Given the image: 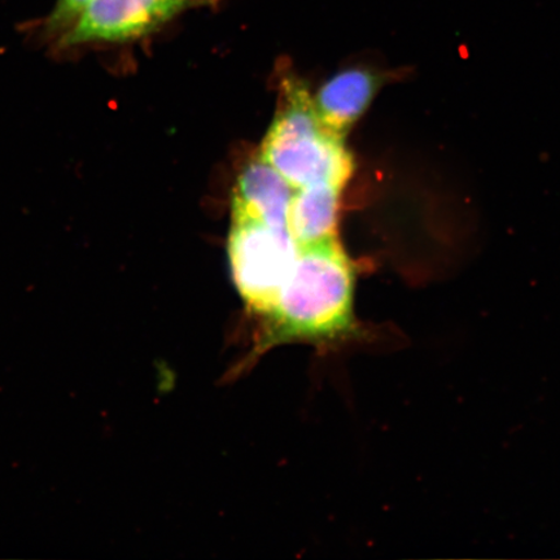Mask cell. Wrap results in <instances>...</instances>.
Wrapping results in <instances>:
<instances>
[{"label": "cell", "mask_w": 560, "mask_h": 560, "mask_svg": "<svg viewBox=\"0 0 560 560\" xmlns=\"http://www.w3.org/2000/svg\"><path fill=\"white\" fill-rule=\"evenodd\" d=\"M257 359L285 342L328 345L350 338L354 318V270L336 240L300 247L299 255L275 304L264 314Z\"/></svg>", "instance_id": "1"}, {"label": "cell", "mask_w": 560, "mask_h": 560, "mask_svg": "<svg viewBox=\"0 0 560 560\" xmlns=\"http://www.w3.org/2000/svg\"><path fill=\"white\" fill-rule=\"evenodd\" d=\"M260 158L298 190L319 184L345 188L353 158L345 137L320 121L304 83L283 82L282 104L262 140Z\"/></svg>", "instance_id": "2"}, {"label": "cell", "mask_w": 560, "mask_h": 560, "mask_svg": "<svg viewBox=\"0 0 560 560\" xmlns=\"http://www.w3.org/2000/svg\"><path fill=\"white\" fill-rule=\"evenodd\" d=\"M299 249L287 229L233 220L228 244L231 277L250 312L268 313L295 265Z\"/></svg>", "instance_id": "3"}, {"label": "cell", "mask_w": 560, "mask_h": 560, "mask_svg": "<svg viewBox=\"0 0 560 560\" xmlns=\"http://www.w3.org/2000/svg\"><path fill=\"white\" fill-rule=\"evenodd\" d=\"M187 5L185 0H90L61 35L59 45L77 47L142 38Z\"/></svg>", "instance_id": "4"}, {"label": "cell", "mask_w": 560, "mask_h": 560, "mask_svg": "<svg viewBox=\"0 0 560 560\" xmlns=\"http://www.w3.org/2000/svg\"><path fill=\"white\" fill-rule=\"evenodd\" d=\"M293 194L295 188L275 167L257 158L244 167L237 178L231 215L233 220L256 221L287 229Z\"/></svg>", "instance_id": "5"}, {"label": "cell", "mask_w": 560, "mask_h": 560, "mask_svg": "<svg viewBox=\"0 0 560 560\" xmlns=\"http://www.w3.org/2000/svg\"><path fill=\"white\" fill-rule=\"evenodd\" d=\"M385 75L373 70L352 68L328 80L313 96L320 121L341 137L360 120L373 102Z\"/></svg>", "instance_id": "6"}, {"label": "cell", "mask_w": 560, "mask_h": 560, "mask_svg": "<svg viewBox=\"0 0 560 560\" xmlns=\"http://www.w3.org/2000/svg\"><path fill=\"white\" fill-rule=\"evenodd\" d=\"M345 188L319 184L298 188L292 196L287 229L299 247L336 240L340 196Z\"/></svg>", "instance_id": "7"}, {"label": "cell", "mask_w": 560, "mask_h": 560, "mask_svg": "<svg viewBox=\"0 0 560 560\" xmlns=\"http://www.w3.org/2000/svg\"><path fill=\"white\" fill-rule=\"evenodd\" d=\"M89 2L90 0H56L50 16L46 20V33L60 38L73 25Z\"/></svg>", "instance_id": "8"}, {"label": "cell", "mask_w": 560, "mask_h": 560, "mask_svg": "<svg viewBox=\"0 0 560 560\" xmlns=\"http://www.w3.org/2000/svg\"><path fill=\"white\" fill-rule=\"evenodd\" d=\"M187 4H190L191 2H195V0H185Z\"/></svg>", "instance_id": "9"}]
</instances>
